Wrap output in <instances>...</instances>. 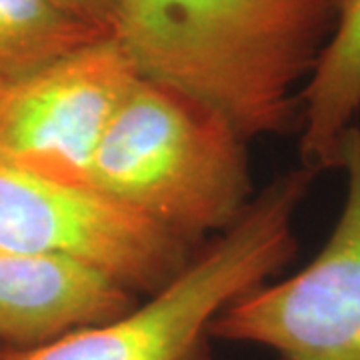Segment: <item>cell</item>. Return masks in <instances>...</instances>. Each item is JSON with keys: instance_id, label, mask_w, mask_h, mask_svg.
I'll return each instance as SVG.
<instances>
[{"instance_id": "cell-10", "label": "cell", "mask_w": 360, "mask_h": 360, "mask_svg": "<svg viewBox=\"0 0 360 360\" xmlns=\"http://www.w3.org/2000/svg\"><path fill=\"white\" fill-rule=\"evenodd\" d=\"M65 13L115 37L116 0H51Z\"/></svg>"}, {"instance_id": "cell-9", "label": "cell", "mask_w": 360, "mask_h": 360, "mask_svg": "<svg viewBox=\"0 0 360 360\" xmlns=\"http://www.w3.org/2000/svg\"><path fill=\"white\" fill-rule=\"evenodd\" d=\"M108 37L51 0H0V82L26 77Z\"/></svg>"}, {"instance_id": "cell-6", "label": "cell", "mask_w": 360, "mask_h": 360, "mask_svg": "<svg viewBox=\"0 0 360 360\" xmlns=\"http://www.w3.org/2000/svg\"><path fill=\"white\" fill-rule=\"evenodd\" d=\"M141 78L115 37L0 82V156L44 179L89 186L118 106Z\"/></svg>"}, {"instance_id": "cell-5", "label": "cell", "mask_w": 360, "mask_h": 360, "mask_svg": "<svg viewBox=\"0 0 360 360\" xmlns=\"http://www.w3.org/2000/svg\"><path fill=\"white\" fill-rule=\"evenodd\" d=\"M347 194L321 252L295 276L238 296L210 338L270 348L276 360H360V122L342 139Z\"/></svg>"}, {"instance_id": "cell-3", "label": "cell", "mask_w": 360, "mask_h": 360, "mask_svg": "<svg viewBox=\"0 0 360 360\" xmlns=\"http://www.w3.org/2000/svg\"><path fill=\"white\" fill-rule=\"evenodd\" d=\"M319 174L274 179L206 252L124 316L32 348L0 347V360H212L210 324L296 255L295 217Z\"/></svg>"}, {"instance_id": "cell-1", "label": "cell", "mask_w": 360, "mask_h": 360, "mask_svg": "<svg viewBox=\"0 0 360 360\" xmlns=\"http://www.w3.org/2000/svg\"><path fill=\"white\" fill-rule=\"evenodd\" d=\"M338 0H116L139 75L222 115L243 139L300 130V92Z\"/></svg>"}, {"instance_id": "cell-8", "label": "cell", "mask_w": 360, "mask_h": 360, "mask_svg": "<svg viewBox=\"0 0 360 360\" xmlns=\"http://www.w3.org/2000/svg\"><path fill=\"white\" fill-rule=\"evenodd\" d=\"M300 98V167L340 168L342 139L360 112V0H338L335 30Z\"/></svg>"}, {"instance_id": "cell-4", "label": "cell", "mask_w": 360, "mask_h": 360, "mask_svg": "<svg viewBox=\"0 0 360 360\" xmlns=\"http://www.w3.org/2000/svg\"><path fill=\"white\" fill-rule=\"evenodd\" d=\"M0 250L60 255L127 288L162 290L191 262L188 240L94 188L44 179L0 156Z\"/></svg>"}, {"instance_id": "cell-7", "label": "cell", "mask_w": 360, "mask_h": 360, "mask_svg": "<svg viewBox=\"0 0 360 360\" xmlns=\"http://www.w3.org/2000/svg\"><path fill=\"white\" fill-rule=\"evenodd\" d=\"M132 309L134 292L89 262L0 250V347H40Z\"/></svg>"}, {"instance_id": "cell-2", "label": "cell", "mask_w": 360, "mask_h": 360, "mask_svg": "<svg viewBox=\"0 0 360 360\" xmlns=\"http://www.w3.org/2000/svg\"><path fill=\"white\" fill-rule=\"evenodd\" d=\"M243 142L210 106L141 77L104 132L89 186L191 243L229 231L250 205Z\"/></svg>"}]
</instances>
